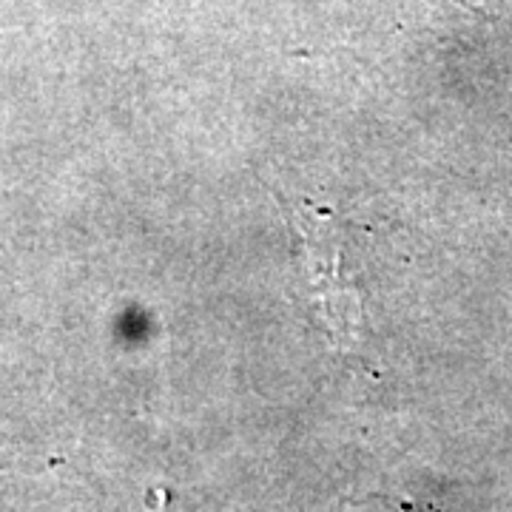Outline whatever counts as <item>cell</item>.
Instances as JSON below:
<instances>
[{"instance_id":"6da1fadb","label":"cell","mask_w":512,"mask_h":512,"mask_svg":"<svg viewBox=\"0 0 512 512\" xmlns=\"http://www.w3.org/2000/svg\"><path fill=\"white\" fill-rule=\"evenodd\" d=\"M285 217L299 234L302 242V259L311 276L313 302L322 330H328L336 345L353 348L362 339L365 330V302L359 291L350 285V276L342 274V256H345V239L336 220L311 208V205H296L282 202Z\"/></svg>"}]
</instances>
